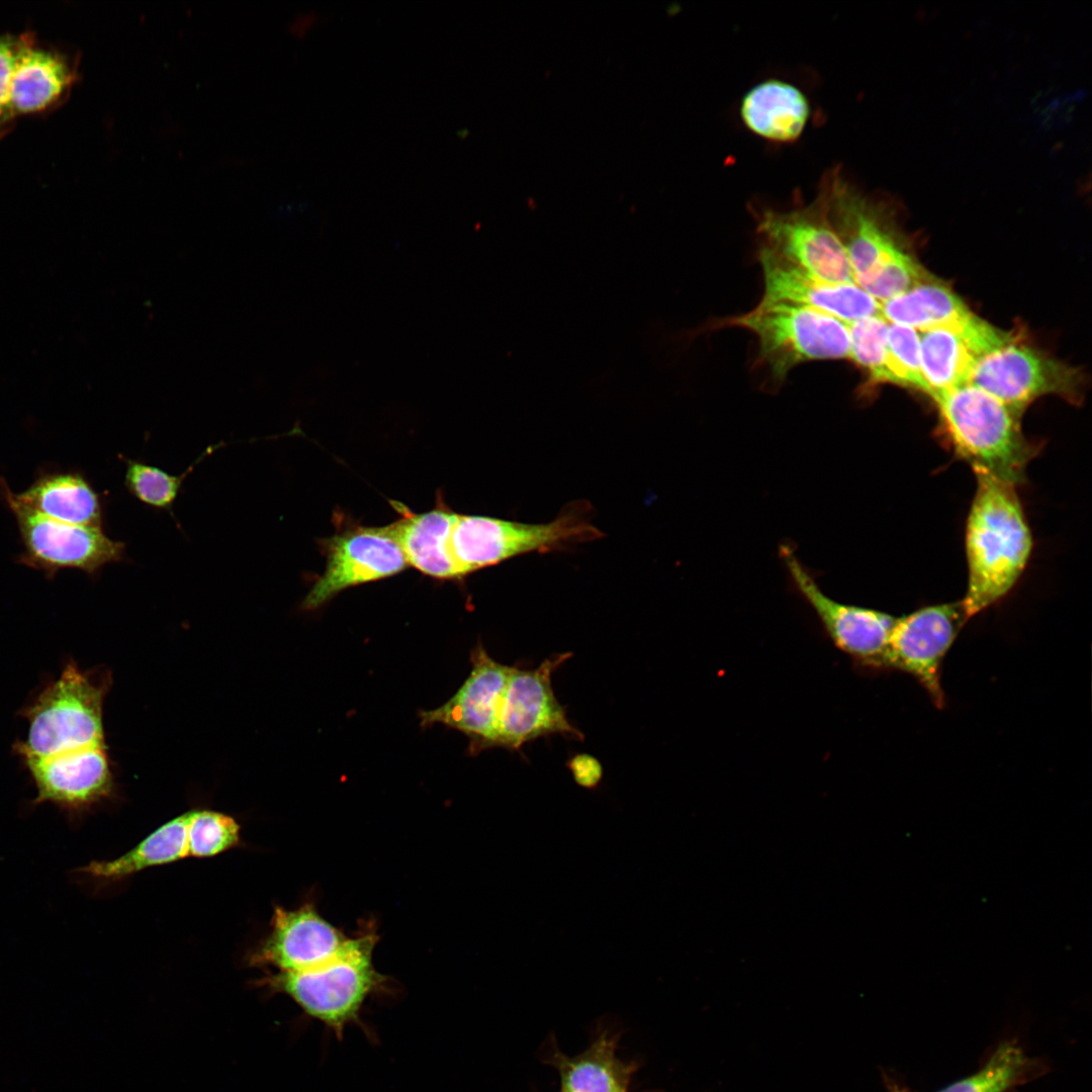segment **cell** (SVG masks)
Listing matches in <instances>:
<instances>
[{
  "label": "cell",
  "mask_w": 1092,
  "mask_h": 1092,
  "mask_svg": "<svg viewBox=\"0 0 1092 1092\" xmlns=\"http://www.w3.org/2000/svg\"><path fill=\"white\" fill-rule=\"evenodd\" d=\"M714 326L753 333L758 341L757 365L776 381H783L793 368L808 361L849 358L847 323L808 306L760 301L751 311Z\"/></svg>",
  "instance_id": "obj_6"
},
{
  "label": "cell",
  "mask_w": 1092,
  "mask_h": 1092,
  "mask_svg": "<svg viewBox=\"0 0 1092 1092\" xmlns=\"http://www.w3.org/2000/svg\"><path fill=\"white\" fill-rule=\"evenodd\" d=\"M891 1091L892 1092H905L904 1090H900L899 1088H897V1086H894Z\"/></svg>",
  "instance_id": "obj_34"
},
{
  "label": "cell",
  "mask_w": 1092,
  "mask_h": 1092,
  "mask_svg": "<svg viewBox=\"0 0 1092 1092\" xmlns=\"http://www.w3.org/2000/svg\"><path fill=\"white\" fill-rule=\"evenodd\" d=\"M217 446L209 447L189 468L181 475H173L169 472L145 462L132 459H124L126 464L124 483L127 490L140 502L155 509L169 510L174 504L182 483L187 475L205 456L210 454Z\"/></svg>",
  "instance_id": "obj_28"
},
{
  "label": "cell",
  "mask_w": 1092,
  "mask_h": 1092,
  "mask_svg": "<svg viewBox=\"0 0 1092 1092\" xmlns=\"http://www.w3.org/2000/svg\"><path fill=\"white\" fill-rule=\"evenodd\" d=\"M964 324L918 332L921 373L930 396L969 382L978 357L963 332Z\"/></svg>",
  "instance_id": "obj_23"
},
{
  "label": "cell",
  "mask_w": 1092,
  "mask_h": 1092,
  "mask_svg": "<svg viewBox=\"0 0 1092 1092\" xmlns=\"http://www.w3.org/2000/svg\"><path fill=\"white\" fill-rule=\"evenodd\" d=\"M0 487L13 512L25 553V564L51 574L61 568L94 573L105 564L123 559L125 545L107 537L101 527H87L46 518L22 503L0 478Z\"/></svg>",
  "instance_id": "obj_8"
},
{
  "label": "cell",
  "mask_w": 1092,
  "mask_h": 1092,
  "mask_svg": "<svg viewBox=\"0 0 1092 1092\" xmlns=\"http://www.w3.org/2000/svg\"><path fill=\"white\" fill-rule=\"evenodd\" d=\"M401 518L389 525L408 565L436 578H460L449 551L455 513L445 508L415 514L394 503Z\"/></svg>",
  "instance_id": "obj_20"
},
{
  "label": "cell",
  "mask_w": 1092,
  "mask_h": 1092,
  "mask_svg": "<svg viewBox=\"0 0 1092 1092\" xmlns=\"http://www.w3.org/2000/svg\"><path fill=\"white\" fill-rule=\"evenodd\" d=\"M976 476L966 532L969 579L961 601L967 620L1008 594L1032 545L1015 485L982 472Z\"/></svg>",
  "instance_id": "obj_1"
},
{
  "label": "cell",
  "mask_w": 1092,
  "mask_h": 1092,
  "mask_svg": "<svg viewBox=\"0 0 1092 1092\" xmlns=\"http://www.w3.org/2000/svg\"><path fill=\"white\" fill-rule=\"evenodd\" d=\"M1029 1060L1018 1043H1000L975 1074L937 1092H1006L1026 1079Z\"/></svg>",
  "instance_id": "obj_26"
},
{
  "label": "cell",
  "mask_w": 1092,
  "mask_h": 1092,
  "mask_svg": "<svg viewBox=\"0 0 1092 1092\" xmlns=\"http://www.w3.org/2000/svg\"><path fill=\"white\" fill-rule=\"evenodd\" d=\"M957 450L975 470L1016 485L1034 455L1019 415L985 390L966 383L931 396Z\"/></svg>",
  "instance_id": "obj_2"
},
{
  "label": "cell",
  "mask_w": 1092,
  "mask_h": 1092,
  "mask_svg": "<svg viewBox=\"0 0 1092 1092\" xmlns=\"http://www.w3.org/2000/svg\"><path fill=\"white\" fill-rule=\"evenodd\" d=\"M780 555L834 645L863 664L880 667L896 617L834 601L820 589L792 548L783 545Z\"/></svg>",
  "instance_id": "obj_15"
},
{
  "label": "cell",
  "mask_w": 1092,
  "mask_h": 1092,
  "mask_svg": "<svg viewBox=\"0 0 1092 1092\" xmlns=\"http://www.w3.org/2000/svg\"><path fill=\"white\" fill-rule=\"evenodd\" d=\"M349 939L311 903L292 910L276 906L270 931L249 954L248 963L280 973L308 971L337 957Z\"/></svg>",
  "instance_id": "obj_13"
},
{
  "label": "cell",
  "mask_w": 1092,
  "mask_h": 1092,
  "mask_svg": "<svg viewBox=\"0 0 1092 1092\" xmlns=\"http://www.w3.org/2000/svg\"><path fill=\"white\" fill-rule=\"evenodd\" d=\"M239 843L240 826L233 817L209 810L188 812V856H214Z\"/></svg>",
  "instance_id": "obj_29"
},
{
  "label": "cell",
  "mask_w": 1092,
  "mask_h": 1092,
  "mask_svg": "<svg viewBox=\"0 0 1092 1092\" xmlns=\"http://www.w3.org/2000/svg\"><path fill=\"white\" fill-rule=\"evenodd\" d=\"M741 119L751 132L774 143H792L803 133L810 115L805 94L782 80H765L743 96Z\"/></svg>",
  "instance_id": "obj_19"
},
{
  "label": "cell",
  "mask_w": 1092,
  "mask_h": 1092,
  "mask_svg": "<svg viewBox=\"0 0 1092 1092\" xmlns=\"http://www.w3.org/2000/svg\"><path fill=\"white\" fill-rule=\"evenodd\" d=\"M570 657L571 652L556 653L534 669L513 666L500 703L494 747L520 750L551 735L583 740V733L569 721L552 688V674Z\"/></svg>",
  "instance_id": "obj_7"
},
{
  "label": "cell",
  "mask_w": 1092,
  "mask_h": 1092,
  "mask_svg": "<svg viewBox=\"0 0 1092 1092\" xmlns=\"http://www.w3.org/2000/svg\"><path fill=\"white\" fill-rule=\"evenodd\" d=\"M24 36L25 32L0 34V140L14 128L17 119L11 104V84Z\"/></svg>",
  "instance_id": "obj_32"
},
{
  "label": "cell",
  "mask_w": 1092,
  "mask_h": 1092,
  "mask_svg": "<svg viewBox=\"0 0 1092 1092\" xmlns=\"http://www.w3.org/2000/svg\"><path fill=\"white\" fill-rule=\"evenodd\" d=\"M881 314L890 324L920 332L962 325L973 313L944 284L927 278L908 291L882 302Z\"/></svg>",
  "instance_id": "obj_24"
},
{
  "label": "cell",
  "mask_w": 1092,
  "mask_h": 1092,
  "mask_svg": "<svg viewBox=\"0 0 1092 1092\" xmlns=\"http://www.w3.org/2000/svg\"><path fill=\"white\" fill-rule=\"evenodd\" d=\"M966 621L961 602L929 606L896 618L880 667L911 674L941 708V664Z\"/></svg>",
  "instance_id": "obj_10"
},
{
  "label": "cell",
  "mask_w": 1092,
  "mask_h": 1092,
  "mask_svg": "<svg viewBox=\"0 0 1092 1092\" xmlns=\"http://www.w3.org/2000/svg\"><path fill=\"white\" fill-rule=\"evenodd\" d=\"M927 279L923 269L899 249L862 289L880 303L898 296Z\"/></svg>",
  "instance_id": "obj_31"
},
{
  "label": "cell",
  "mask_w": 1092,
  "mask_h": 1092,
  "mask_svg": "<svg viewBox=\"0 0 1092 1092\" xmlns=\"http://www.w3.org/2000/svg\"><path fill=\"white\" fill-rule=\"evenodd\" d=\"M849 358L868 375L872 383H893L889 366L888 326L882 316H870L847 323Z\"/></svg>",
  "instance_id": "obj_27"
},
{
  "label": "cell",
  "mask_w": 1092,
  "mask_h": 1092,
  "mask_svg": "<svg viewBox=\"0 0 1092 1092\" xmlns=\"http://www.w3.org/2000/svg\"><path fill=\"white\" fill-rule=\"evenodd\" d=\"M188 812L160 826L127 852L110 860H93L78 869L99 882H115L146 869L188 857Z\"/></svg>",
  "instance_id": "obj_22"
},
{
  "label": "cell",
  "mask_w": 1092,
  "mask_h": 1092,
  "mask_svg": "<svg viewBox=\"0 0 1092 1092\" xmlns=\"http://www.w3.org/2000/svg\"><path fill=\"white\" fill-rule=\"evenodd\" d=\"M889 366L894 384L927 393L921 373L918 331L897 324L888 326Z\"/></svg>",
  "instance_id": "obj_30"
},
{
  "label": "cell",
  "mask_w": 1092,
  "mask_h": 1092,
  "mask_svg": "<svg viewBox=\"0 0 1092 1092\" xmlns=\"http://www.w3.org/2000/svg\"><path fill=\"white\" fill-rule=\"evenodd\" d=\"M589 510L572 504L548 523L529 524L483 516L455 515L449 551L460 578L511 558L564 549L598 539Z\"/></svg>",
  "instance_id": "obj_5"
},
{
  "label": "cell",
  "mask_w": 1092,
  "mask_h": 1092,
  "mask_svg": "<svg viewBox=\"0 0 1092 1092\" xmlns=\"http://www.w3.org/2000/svg\"><path fill=\"white\" fill-rule=\"evenodd\" d=\"M79 57L25 32L11 84L15 116L47 114L63 105L79 79Z\"/></svg>",
  "instance_id": "obj_18"
},
{
  "label": "cell",
  "mask_w": 1092,
  "mask_h": 1092,
  "mask_svg": "<svg viewBox=\"0 0 1092 1092\" xmlns=\"http://www.w3.org/2000/svg\"><path fill=\"white\" fill-rule=\"evenodd\" d=\"M756 218L764 247L825 280L855 283L820 192L809 205L787 211L763 209Z\"/></svg>",
  "instance_id": "obj_9"
},
{
  "label": "cell",
  "mask_w": 1092,
  "mask_h": 1092,
  "mask_svg": "<svg viewBox=\"0 0 1092 1092\" xmlns=\"http://www.w3.org/2000/svg\"><path fill=\"white\" fill-rule=\"evenodd\" d=\"M763 302L808 306L846 323L882 315L881 303L856 283L825 280L803 270L766 247L759 250Z\"/></svg>",
  "instance_id": "obj_17"
},
{
  "label": "cell",
  "mask_w": 1092,
  "mask_h": 1092,
  "mask_svg": "<svg viewBox=\"0 0 1092 1092\" xmlns=\"http://www.w3.org/2000/svg\"><path fill=\"white\" fill-rule=\"evenodd\" d=\"M34 784L33 803H51L71 817L87 812L112 792L107 753L96 745L47 757L21 758Z\"/></svg>",
  "instance_id": "obj_16"
},
{
  "label": "cell",
  "mask_w": 1092,
  "mask_h": 1092,
  "mask_svg": "<svg viewBox=\"0 0 1092 1092\" xmlns=\"http://www.w3.org/2000/svg\"><path fill=\"white\" fill-rule=\"evenodd\" d=\"M327 566L301 608L315 610L340 592L402 571L408 564L390 526H350L324 542Z\"/></svg>",
  "instance_id": "obj_12"
},
{
  "label": "cell",
  "mask_w": 1092,
  "mask_h": 1092,
  "mask_svg": "<svg viewBox=\"0 0 1092 1092\" xmlns=\"http://www.w3.org/2000/svg\"><path fill=\"white\" fill-rule=\"evenodd\" d=\"M110 679L81 670L73 661L21 711L26 738L14 745L21 757H47L104 744L102 707Z\"/></svg>",
  "instance_id": "obj_3"
},
{
  "label": "cell",
  "mask_w": 1092,
  "mask_h": 1092,
  "mask_svg": "<svg viewBox=\"0 0 1092 1092\" xmlns=\"http://www.w3.org/2000/svg\"><path fill=\"white\" fill-rule=\"evenodd\" d=\"M614 1036L601 1035L588 1049L556 1060L562 1092H627L631 1067L616 1055Z\"/></svg>",
  "instance_id": "obj_25"
},
{
  "label": "cell",
  "mask_w": 1092,
  "mask_h": 1092,
  "mask_svg": "<svg viewBox=\"0 0 1092 1092\" xmlns=\"http://www.w3.org/2000/svg\"><path fill=\"white\" fill-rule=\"evenodd\" d=\"M1078 372L1016 340L981 357L969 378L973 384L995 396L1016 414L1045 394L1075 396Z\"/></svg>",
  "instance_id": "obj_11"
},
{
  "label": "cell",
  "mask_w": 1092,
  "mask_h": 1092,
  "mask_svg": "<svg viewBox=\"0 0 1092 1092\" xmlns=\"http://www.w3.org/2000/svg\"><path fill=\"white\" fill-rule=\"evenodd\" d=\"M471 671L442 706L420 714L424 727L443 724L463 733L470 752L494 747L498 712L514 665L494 660L481 644L471 652Z\"/></svg>",
  "instance_id": "obj_14"
},
{
  "label": "cell",
  "mask_w": 1092,
  "mask_h": 1092,
  "mask_svg": "<svg viewBox=\"0 0 1092 1092\" xmlns=\"http://www.w3.org/2000/svg\"><path fill=\"white\" fill-rule=\"evenodd\" d=\"M15 496L46 518L78 526L101 527L102 510L98 494L80 475H48Z\"/></svg>",
  "instance_id": "obj_21"
},
{
  "label": "cell",
  "mask_w": 1092,
  "mask_h": 1092,
  "mask_svg": "<svg viewBox=\"0 0 1092 1092\" xmlns=\"http://www.w3.org/2000/svg\"><path fill=\"white\" fill-rule=\"evenodd\" d=\"M376 941L375 929L364 926L328 963L303 972L268 971L259 983L289 996L303 1011L341 1035L384 980L373 964Z\"/></svg>",
  "instance_id": "obj_4"
},
{
  "label": "cell",
  "mask_w": 1092,
  "mask_h": 1092,
  "mask_svg": "<svg viewBox=\"0 0 1092 1092\" xmlns=\"http://www.w3.org/2000/svg\"><path fill=\"white\" fill-rule=\"evenodd\" d=\"M574 782L586 790H595L603 779V765L600 760L588 753L573 755L566 763Z\"/></svg>",
  "instance_id": "obj_33"
}]
</instances>
